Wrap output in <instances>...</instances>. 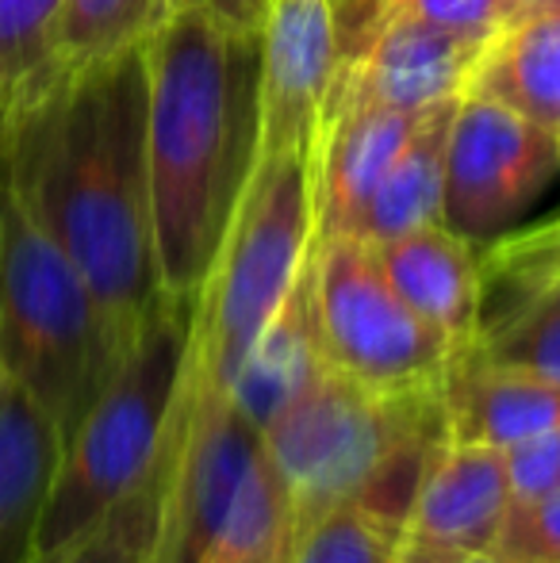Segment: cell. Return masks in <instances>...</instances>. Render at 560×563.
Returning a JSON list of instances; mask_svg holds the SVG:
<instances>
[{
    "label": "cell",
    "instance_id": "6da1fadb",
    "mask_svg": "<svg viewBox=\"0 0 560 563\" xmlns=\"http://www.w3.org/2000/svg\"><path fill=\"white\" fill-rule=\"evenodd\" d=\"M146 46L66 69L4 119L0 177L66 250L105 314L116 356L157 307L150 208Z\"/></svg>",
    "mask_w": 560,
    "mask_h": 563
},
{
    "label": "cell",
    "instance_id": "7a4b0ae2",
    "mask_svg": "<svg viewBox=\"0 0 560 563\" xmlns=\"http://www.w3.org/2000/svg\"><path fill=\"white\" fill-rule=\"evenodd\" d=\"M142 46L157 276L193 303L262 162V31L180 8Z\"/></svg>",
    "mask_w": 560,
    "mask_h": 563
},
{
    "label": "cell",
    "instance_id": "3957f363",
    "mask_svg": "<svg viewBox=\"0 0 560 563\" xmlns=\"http://www.w3.org/2000/svg\"><path fill=\"white\" fill-rule=\"evenodd\" d=\"M446 438V391L384 395L322 364L265 426V456L304 533L358 498L404 518Z\"/></svg>",
    "mask_w": 560,
    "mask_h": 563
},
{
    "label": "cell",
    "instance_id": "277c9868",
    "mask_svg": "<svg viewBox=\"0 0 560 563\" xmlns=\"http://www.w3.org/2000/svg\"><path fill=\"white\" fill-rule=\"evenodd\" d=\"M311 238V154H262L193 299L180 399L231 395L246 356L296 288Z\"/></svg>",
    "mask_w": 560,
    "mask_h": 563
},
{
    "label": "cell",
    "instance_id": "5b68a950",
    "mask_svg": "<svg viewBox=\"0 0 560 563\" xmlns=\"http://www.w3.org/2000/svg\"><path fill=\"white\" fill-rule=\"evenodd\" d=\"M193 303L162 296L62 445L35 552H54L162 467L185 376Z\"/></svg>",
    "mask_w": 560,
    "mask_h": 563
},
{
    "label": "cell",
    "instance_id": "8992f818",
    "mask_svg": "<svg viewBox=\"0 0 560 563\" xmlns=\"http://www.w3.org/2000/svg\"><path fill=\"white\" fill-rule=\"evenodd\" d=\"M116 361L92 288L0 177V372L58 422L66 445Z\"/></svg>",
    "mask_w": 560,
    "mask_h": 563
},
{
    "label": "cell",
    "instance_id": "52a82bcc",
    "mask_svg": "<svg viewBox=\"0 0 560 563\" xmlns=\"http://www.w3.org/2000/svg\"><path fill=\"white\" fill-rule=\"evenodd\" d=\"M311 322L322 364L384 395L446 391L461 361L404 303L373 245L358 238L311 245Z\"/></svg>",
    "mask_w": 560,
    "mask_h": 563
},
{
    "label": "cell",
    "instance_id": "ba28073f",
    "mask_svg": "<svg viewBox=\"0 0 560 563\" xmlns=\"http://www.w3.org/2000/svg\"><path fill=\"white\" fill-rule=\"evenodd\" d=\"M265 452V433L231 395L177 399L162 518L150 563H196L231 518Z\"/></svg>",
    "mask_w": 560,
    "mask_h": 563
},
{
    "label": "cell",
    "instance_id": "9c48e42d",
    "mask_svg": "<svg viewBox=\"0 0 560 563\" xmlns=\"http://www.w3.org/2000/svg\"><path fill=\"white\" fill-rule=\"evenodd\" d=\"M560 173V134L480 97H461L446 150V223L469 242L507 234Z\"/></svg>",
    "mask_w": 560,
    "mask_h": 563
},
{
    "label": "cell",
    "instance_id": "30bf717a",
    "mask_svg": "<svg viewBox=\"0 0 560 563\" xmlns=\"http://www.w3.org/2000/svg\"><path fill=\"white\" fill-rule=\"evenodd\" d=\"M507 514V456L446 438L404 514L399 563H469L499 544Z\"/></svg>",
    "mask_w": 560,
    "mask_h": 563
},
{
    "label": "cell",
    "instance_id": "8fae6325",
    "mask_svg": "<svg viewBox=\"0 0 560 563\" xmlns=\"http://www.w3.org/2000/svg\"><path fill=\"white\" fill-rule=\"evenodd\" d=\"M419 115L422 112H399L381 100L361 97L342 81L330 85L319 142L311 154V245L358 234L376 185L392 169L404 142L411 139Z\"/></svg>",
    "mask_w": 560,
    "mask_h": 563
},
{
    "label": "cell",
    "instance_id": "7c38bea8",
    "mask_svg": "<svg viewBox=\"0 0 560 563\" xmlns=\"http://www.w3.org/2000/svg\"><path fill=\"white\" fill-rule=\"evenodd\" d=\"M334 74L327 0H273L262 27V154H315Z\"/></svg>",
    "mask_w": 560,
    "mask_h": 563
},
{
    "label": "cell",
    "instance_id": "4fadbf2b",
    "mask_svg": "<svg viewBox=\"0 0 560 563\" xmlns=\"http://www.w3.org/2000/svg\"><path fill=\"white\" fill-rule=\"evenodd\" d=\"M484 46V38L457 35L396 8L373 46L353 66H338L334 81L399 112H426L441 100L461 97Z\"/></svg>",
    "mask_w": 560,
    "mask_h": 563
},
{
    "label": "cell",
    "instance_id": "5bb4252c",
    "mask_svg": "<svg viewBox=\"0 0 560 563\" xmlns=\"http://www.w3.org/2000/svg\"><path fill=\"white\" fill-rule=\"evenodd\" d=\"M384 276L404 296V303L433 327L457 353L480 341L484 322V284H480V250L446 223H433L392 242L373 245Z\"/></svg>",
    "mask_w": 560,
    "mask_h": 563
},
{
    "label": "cell",
    "instance_id": "9a60e30c",
    "mask_svg": "<svg viewBox=\"0 0 560 563\" xmlns=\"http://www.w3.org/2000/svg\"><path fill=\"white\" fill-rule=\"evenodd\" d=\"M560 426V379L461 356L446 384L449 441L515 449Z\"/></svg>",
    "mask_w": 560,
    "mask_h": 563
},
{
    "label": "cell",
    "instance_id": "2e32d148",
    "mask_svg": "<svg viewBox=\"0 0 560 563\" xmlns=\"http://www.w3.org/2000/svg\"><path fill=\"white\" fill-rule=\"evenodd\" d=\"M58 460V422L28 391L0 376V563L35 556Z\"/></svg>",
    "mask_w": 560,
    "mask_h": 563
},
{
    "label": "cell",
    "instance_id": "e0dca14e",
    "mask_svg": "<svg viewBox=\"0 0 560 563\" xmlns=\"http://www.w3.org/2000/svg\"><path fill=\"white\" fill-rule=\"evenodd\" d=\"M461 97H480L560 134V12H526L487 38Z\"/></svg>",
    "mask_w": 560,
    "mask_h": 563
},
{
    "label": "cell",
    "instance_id": "ac0fdd59",
    "mask_svg": "<svg viewBox=\"0 0 560 563\" xmlns=\"http://www.w3.org/2000/svg\"><path fill=\"white\" fill-rule=\"evenodd\" d=\"M457 104L461 97L441 100L419 115L411 139L404 142L361 216V227L353 234L358 242L381 245L446 219V150Z\"/></svg>",
    "mask_w": 560,
    "mask_h": 563
},
{
    "label": "cell",
    "instance_id": "d6986e66",
    "mask_svg": "<svg viewBox=\"0 0 560 563\" xmlns=\"http://www.w3.org/2000/svg\"><path fill=\"white\" fill-rule=\"evenodd\" d=\"M322 368L319 341H315V322H311V253L307 265L299 273L296 288L288 291L277 319L265 327L262 341L254 345V353L246 356L239 379L231 387V399L254 418L257 426L273 422L281 415V407Z\"/></svg>",
    "mask_w": 560,
    "mask_h": 563
},
{
    "label": "cell",
    "instance_id": "ffe728a7",
    "mask_svg": "<svg viewBox=\"0 0 560 563\" xmlns=\"http://www.w3.org/2000/svg\"><path fill=\"white\" fill-rule=\"evenodd\" d=\"M299 541L288 487L262 452L254 475L242 487L231 518L196 563H292Z\"/></svg>",
    "mask_w": 560,
    "mask_h": 563
},
{
    "label": "cell",
    "instance_id": "44dd1931",
    "mask_svg": "<svg viewBox=\"0 0 560 563\" xmlns=\"http://www.w3.org/2000/svg\"><path fill=\"white\" fill-rule=\"evenodd\" d=\"M62 4L66 0H0V112L4 119L66 74L54 51Z\"/></svg>",
    "mask_w": 560,
    "mask_h": 563
},
{
    "label": "cell",
    "instance_id": "7402d4cb",
    "mask_svg": "<svg viewBox=\"0 0 560 563\" xmlns=\"http://www.w3.org/2000/svg\"><path fill=\"white\" fill-rule=\"evenodd\" d=\"M165 460H169V452H165ZM165 460L150 479H142L92 529H85L81 537H74V541H66L54 552H35L23 563H150L157 518H162Z\"/></svg>",
    "mask_w": 560,
    "mask_h": 563
},
{
    "label": "cell",
    "instance_id": "603a6c76",
    "mask_svg": "<svg viewBox=\"0 0 560 563\" xmlns=\"http://www.w3.org/2000/svg\"><path fill=\"white\" fill-rule=\"evenodd\" d=\"M157 0H66L54 31L62 69L92 66L154 31Z\"/></svg>",
    "mask_w": 560,
    "mask_h": 563
},
{
    "label": "cell",
    "instance_id": "cb8c5ba5",
    "mask_svg": "<svg viewBox=\"0 0 560 563\" xmlns=\"http://www.w3.org/2000/svg\"><path fill=\"white\" fill-rule=\"evenodd\" d=\"M404 518L369 503H342L299 533L292 563H399Z\"/></svg>",
    "mask_w": 560,
    "mask_h": 563
},
{
    "label": "cell",
    "instance_id": "d4e9b609",
    "mask_svg": "<svg viewBox=\"0 0 560 563\" xmlns=\"http://www.w3.org/2000/svg\"><path fill=\"white\" fill-rule=\"evenodd\" d=\"M464 356L560 379V276L515 314L487 327Z\"/></svg>",
    "mask_w": 560,
    "mask_h": 563
},
{
    "label": "cell",
    "instance_id": "484cf974",
    "mask_svg": "<svg viewBox=\"0 0 560 563\" xmlns=\"http://www.w3.org/2000/svg\"><path fill=\"white\" fill-rule=\"evenodd\" d=\"M495 549L560 563V490L546 498H534V503L510 506L507 526H503Z\"/></svg>",
    "mask_w": 560,
    "mask_h": 563
},
{
    "label": "cell",
    "instance_id": "4316f807",
    "mask_svg": "<svg viewBox=\"0 0 560 563\" xmlns=\"http://www.w3.org/2000/svg\"><path fill=\"white\" fill-rule=\"evenodd\" d=\"M507 479H510V506L534 503L560 490V426L541 438L507 449Z\"/></svg>",
    "mask_w": 560,
    "mask_h": 563
},
{
    "label": "cell",
    "instance_id": "83f0119b",
    "mask_svg": "<svg viewBox=\"0 0 560 563\" xmlns=\"http://www.w3.org/2000/svg\"><path fill=\"white\" fill-rule=\"evenodd\" d=\"M399 8L469 38H492L515 20V0H399Z\"/></svg>",
    "mask_w": 560,
    "mask_h": 563
},
{
    "label": "cell",
    "instance_id": "f1b7e54d",
    "mask_svg": "<svg viewBox=\"0 0 560 563\" xmlns=\"http://www.w3.org/2000/svg\"><path fill=\"white\" fill-rule=\"evenodd\" d=\"M273 0H157V15H154V27L165 20L169 12H180V8H204V12L219 15L227 23H239V27H265V15H270Z\"/></svg>",
    "mask_w": 560,
    "mask_h": 563
},
{
    "label": "cell",
    "instance_id": "f546056e",
    "mask_svg": "<svg viewBox=\"0 0 560 563\" xmlns=\"http://www.w3.org/2000/svg\"><path fill=\"white\" fill-rule=\"evenodd\" d=\"M469 563H557V560H538V556H515V552L492 549V552H480V556H472Z\"/></svg>",
    "mask_w": 560,
    "mask_h": 563
},
{
    "label": "cell",
    "instance_id": "4dcf8cb0",
    "mask_svg": "<svg viewBox=\"0 0 560 563\" xmlns=\"http://www.w3.org/2000/svg\"><path fill=\"white\" fill-rule=\"evenodd\" d=\"M534 8H538V0H515V20L526 12H534Z\"/></svg>",
    "mask_w": 560,
    "mask_h": 563
},
{
    "label": "cell",
    "instance_id": "1f68e13d",
    "mask_svg": "<svg viewBox=\"0 0 560 563\" xmlns=\"http://www.w3.org/2000/svg\"><path fill=\"white\" fill-rule=\"evenodd\" d=\"M534 12H560V0H538Z\"/></svg>",
    "mask_w": 560,
    "mask_h": 563
},
{
    "label": "cell",
    "instance_id": "d6a6232c",
    "mask_svg": "<svg viewBox=\"0 0 560 563\" xmlns=\"http://www.w3.org/2000/svg\"><path fill=\"white\" fill-rule=\"evenodd\" d=\"M0 142H4V112H0Z\"/></svg>",
    "mask_w": 560,
    "mask_h": 563
},
{
    "label": "cell",
    "instance_id": "836d02e7",
    "mask_svg": "<svg viewBox=\"0 0 560 563\" xmlns=\"http://www.w3.org/2000/svg\"><path fill=\"white\" fill-rule=\"evenodd\" d=\"M0 376H4V372H0Z\"/></svg>",
    "mask_w": 560,
    "mask_h": 563
}]
</instances>
